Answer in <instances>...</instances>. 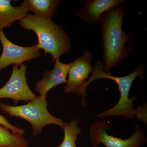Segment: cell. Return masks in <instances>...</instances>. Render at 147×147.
Listing matches in <instances>:
<instances>
[{"instance_id": "7a4b0ae2", "label": "cell", "mask_w": 147, "mask_h": 147, "mask_svg": "<svg viewBox=\"0 0 147 147\" xmlns=\"http://www.w3.org/2000/svg\"><path fill=\"white\" fill-rule=\"evenodd\" d=\"M146 66L143 63H140L134 71L123 76H116L112 75L110 72L107 73L103 70V64L98 61L94 65L92 76L88 81L79 88L76 94L82 96L81 104L83 107L86 105L85 97L88 86L91 82L96 79H106L113 80L117 84L120 93L118 102L110 110L99 113L96 117H109L114 116H121L125 118L132 119L135 116L136 110L134 109L133 102L137 99L136 95L132 98L129 97V91L134 79L139 76L140 78H144L145 75Z\"/></svg>"}, {"instance_id": "30bf717a", "label": "cell", "mask_w": 147, "mask_h": 147, "mask_svg": "<svg viewBox=\"0 0 147 147\" xmlns=\"http://www.w3.org/2000/svg\"><path fill=\"white\" fill-rule=\"evenodd\" d=\"M55 61L53 69L45 71L42 79L35 84L36 91L40 96L47 95L53 88L67 82L68 64L61 62L60 59Z\"/></svg>"}, {"instance_id": "5b68a950", "label": "cell", "mask_w": 147, "mask_h": 147, "mask_svg": "<svg viewBox=\"0 0 147 147\" xmlns=\"http://www.w3.org/2000/svg\"><path fill=\"white\" fill-rule=\"evenodd\" d=\"M110 122L97 121L91 125L90 135L92 146L97 147L100 143L106 147H140L146 144V134L135 124V131L129 138H121L109 135L107 131L111 127Z\"/></svg>"}, {"instance_id": "6da1fadb", "label": "cell", "mask_w": 147, "mask_h": 147, "mask_svg": "<svg viewBox=\"0 0 147 147\" xmlns=\"http://www.w3.org/2000/svg\"><path fill=\"white\" fill-rule=\"evenodd\" d=\"M125 11L119 5L104 13L99 21L102 37L103 70L109 73L131 53L133 36L124 32L122 27Z\"/></svg>"}, {"instance_id": "52a82bcc", "label": "cell", "mask_w": 147, "mask_h": 147, "mask_svg": "<svg viewBox=\"0 0 147 147\" xmlns=\"http://www.w3.org/2000/svg\"><path fill=\"white\" fill-rule=\"evenodd\" d=\"M0 42L3 47L0 56V71L11 65H20L42 55L37 44L29 47L16 45L7 38L3 31H0Z\"/></svg>"}, {"instance_id": "8992f818", "label": "cell", "mask_w": 147, "mask_h": 147, "mask_svg": "<svg viewBox=\"0 0 147 147\" xmlns=\"http://www.w3.org/2000/svg\"><path fill=\"white\" fill-rule=\"evenodd\" d=\"M27 65H13L9 80L0 88V98H9L15 104L19 101L30 102L38 96L32 91L28 84L26 76Z\"/></svg>"}, {"instance_id": "5bb4252c", "label": "cell", "mask_w": 147, "mask_h": 147, "mask_svg": "<svg viewBox=\"0 0 147 147\" xmlns=\"http://www.w3.org/2000/svg\"><path fill=\"white\" fill-rule=\"evenodd\" d=\"M80 123L79 119H74L70 122L65 123L63 127L64 135L61 144L57 147H76L77 137L82 132V129L78 127Z\"/></svg>"}, {"instance_id": "9a60e30c", "label": "cell", "mask_w": 147, "mask_h": 147, "mask_svg": "<svg viewBox=\"0 0 147 147\" xmlns=\"http://www.w3.org/2000/svg\"><path fill=\"white\" fill-rule=\"evenodd\" d=\"M0 125L11 131V133L13 134L24 136L26 133L24 129L20 128L12 125L6 119L5 116L1 115H0Z\"/></svg>"}, {"instance_id": "4fadbf2b", "label": "cell", "mask_w": 147, "mask_h": 147, "mask_svg": "<svg viewBox=\"0 0 147 147\" xmlns=\"http://www.w3.org/2000/svg\"><path fill=\"white\" fill-rule=\"evenodd\" d=\"M28 142L23 135H16L0 125V147H28Z\"/></svg>"}, {"instance_id": "9c48e42d", "label": "cell", "mask_w": 147, "mask_h": 147, "mask_svg": "<svg viewBox=\"0 0 147 147\" xmlns=\"http://www.w3.org/2000/svg\"><path fill=\"white\" fill-rule=\"evenodd\" d=\"M86 4L78 11L77 15L90 25L99 24L105 13L125 1L123 0H87Z\"/></svg>"}, {"instance_id": "7c38bea8", "label": "cell", "mask_w": 147, "mask_h": 147, "mask_svg": "<svg viewBox=\"0 0 147 147\" xmlns=\"http://www.w3.org/2000/svg\"><path fill=\"white\" fill-rule=\"evenodd\" d=\"M30 11L34 15L46 19H51L60 4L59 0H26Z\"/></svg>"}, {"instance_id": "8fae6325", "label": "cell", "mask_w": 147, "mask_h": 147, "mask_svg": "<svg viewBox=\"0 0 147 147\" xmlns=\"http://www.w3.org/2000/svg\"><path fill=\"white\" fill-rule=\"evenodd\" d=\"M10 0H0V31L10 28L15 21H19L28 14L26 0L19 6H14Z\"/></svg>"}, {"instance_id": "2e32d148", "label": "cell", "mask_w": 147, "mask_h": 147, "mask_svg": "<svg viewBox=\"0 0 147 147\" xmlns=\"http://www.w3.org/2000/svg\"><path fill=\"white\" fill-rule=\"evenodd\" d=\"M146 106H143V107L140 106V107L137 108V110H136L135 116H136L138 118V119L139 120L142 121L143 116H144L145 118L146 119ZM143 119H144V118H143Z\"/></svg>"}, {"instance_id": "277c9868", "label": "cell", "mask_w": 147, "mask_h": 147, "mask_svg": "<svg viewBox=\"0 0 147 147\" xmlns=\"http://www.w3.org/2000/svg\"><path fill=\"white\" fill-rule=\"evenodd\" d=\"M47 96H38L24 105L11 106L0 103V108L10 117H17L28 122L32 125L33 136L36 137L48 125H56L62 128L64 125L63 120L52 115L48 111Z\"/></svg>"}, {"instance_id": "3957f363", "label": "cell", "mask_w": 147, "mask_h": 147, "mask_svg": "<svg viewBox=\"0 0 147 147\" xmlns=\"http://www.w3.org/2000/svg\"><path fill=\"white\" fill-rule=\"evenodd\" d=\"M18 24L25 30L34 32L38 38V46L43 50L45 55L51 56L52 62L70 50L71 42L69 36L61 26L52 19L28 13L18 21Z\"/></svg>"}, {"instance_id": "ba28073f", "label": "cell", "mask_w": 147, "mask_h": 147, "mask_svg": "<svg viewBox=\"0 0 147 147\" xmlns=\"http://www.w3.org/2000/svg\"><path fill=\"white\" fill-rule=\"evenodd\" d=\"M92 53L86 50L79 57L68 64V79L63 91L65 94H76L80 87L86 82L93 67L91 65Z\"/></svg>"}]
</instances>
